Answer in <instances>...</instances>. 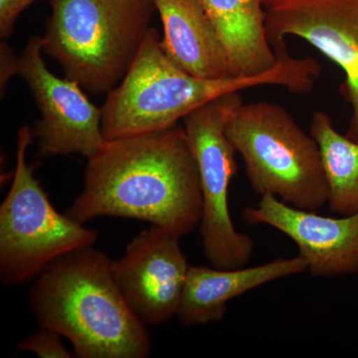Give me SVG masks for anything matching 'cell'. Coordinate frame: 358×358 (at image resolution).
Wrapping results in <instances>:
<instances>
[{"label": "cell", "mask_w": 358, "mask_h": 358, "mask_svg": "<svg viewBox=\"0 0 358 358\" xmlns=\"http://www.w3.org/2000/svg\"><path fill=\"white\" fill-rule=\"evenodd\" d=\"M42 51L65 78L109 93L131 69L152 30L154 0H48Z\"/></svg>", "instance_id": "obj_4"}, {"label": "cell", "mask_w": 358, "mask_h": 358, "mask_svg": "<svg viewBox=\"0 0 358 358\" xmlns=\"http://www.w3.org/2000/svg\"><path fill=\"white\" fill-rule=\"evenodd\" d=\"M32 141L31 129L21 128L13 185L0 206V279L9 287L34 280L59 257L94 246L100 235L54 208L26 160Z\"/></svg>", "instance_id": "obj_6"}, {"label": "cell", "mask_w": 358, "mask_h": 358, "mask_svg": "<svg viewBox=\"0 0 358 358\" xmlns=\"http://www.w3.org/2000/svg\"><path fill=\"white\" fill-rule=\"evenodd\" d=\"M243 103L239 92L226 94L183 117L186 136L199 164L202 192L200 234L212 267H246L254 254L253 239L235 228L230 215L229 187L237 174L236 150L226 128Z\"/></svg>", "instance_id": "obj_7"}, {"label": "cell", "mask_w": 358, "mask_h": 358, "mask_svg": "<svg viewBox=\"0 0 358 358\" xmlns=\"http://www.w3.org/2000/svg\"><path fill=\"white\" fill-rule=\"evenodd\" d=\"M42 54V37H32L18 67V75L25 80L41 113L31 129L33 140L45 155H81L89 159L106 141L102 108L89 100L80 85L51 73Z\"/></svg>", "instance_id": "obj_9"}, {"label": "cell", "mask_w": 358, "mask_h": 358, "mask_svg": "<svg viewBox=\"0 0 358 358\" xmlns=\"http://www.w3.org/2000/svg\"><path fill=\"white\" fill-rule=\"evenodd\" d=\"M114 261L93 246L59 257L36 278L28 301L40 327L67 338L80 358H147L152 341L115 282Z\"/></svg>", "instance_id": "obj_2"}, {"label": "cell", "mask_w": 358, "mask_h": 358, "mask_svg": "<svg viewBox=\"0 0 358 358\" xmlns=\"http://www.w3.org/2000/svg\"><path fill=\"white\" fill-rule=\"evenodd\" d=\"M35 0H0V37L7 39L13 35L14 25L21 13Z\"/></svg>", "instance_id": "obj_17"}, {"label": "cell", "mask_w": 358, "mask_h": 358, "mask_svg": "<svg viewBox=\"0 0 358 358\" xmlns=\"http://www.w3.org/2000/svg\"><path fill=\"white\" fill-rule=\"evenodd\" d=\"M66 214L85 224L98 216L147 221L179 238L199 225V164L185 127L106 140L89 157L84 189Z\"/></svg>", "instance_id": "obj_1"}, {"label": "cell", "mask_w": 358, "mask_h": 358, "mask_svg": "<svg viewBox=\"0 0 358 358\" xmlns=\"http://www.w3.org/2000/svg\"><path fill=\"white\" fill-rule=\"evenodd\" d=\"M306 271L307 263L300 255L279 258L251 268L190 266L178 313L179 322L185 327H194L221 322L233 299L268 282Z\"/></svg>", "instance_id": "obj_12"}, {"label": "cell", "mask_w": 358, "mask_h": 358, "mask_svg": "<svg viewBox=\"0 0 358 358\" xmlns=\"http://www.w3.org/2000/svg\"><path fill=\"white\" fill-rule=\"evenodd\" d=\"M154 1L164 25L160 44L174 64L202 79L232 77L222 42L199 0Z\"/></svg>", "instance_id": "obj_13"}, {"label": "cell", "mask_w": 358, "mask_h": 358, "mask_svg": "<svg viewBox=\"0 0 358 358\" xmlns=\"http://www.w3.org/2000/svg\"><path fill=\"white\" fill-rule=\"evenodd\" d=\"M242 217L250 225L270 226L288 236L313 277L358 275V213L327 217L264 195L257 206L242 211Z\"/></svg>", "instance_id": "obj_11"}, {"label": "cell", "mask_w": 358, "mask_h": 358, "mask_svg": "<svg viewBox=\"0 0 358 358\" xmlns=\"http://www.w3.org/2000/svg\"><path fill=\"white\" fill-rule=\"evenodd\" d=\"M0 85H1V96L6 91L7 84L14 75L18 74L20 58L16 57L11 47L6 42L0 44Z\"/></svg>", "instance_id": "obj_18"}, {"label": "cell", "mask_w": 358, "mask_h": 358, "mask_svg": "<svg viewBox=\"0 0 358 358\" xmlns=\"http://www.w3.org/2000/svg\"><path fill=\"white\" fill-rule=\"evenodd\" d=\"M310 134L319 145L329 209L341 216L358 213V141L339 134L324 112L313 113Z\"/></svg>", "instance_id": "obj_15"}, {"label": "cell", "mask_w": 358, "mask_h": 358, "mask_svg": "<svg viewBox=\"0 0 358 358\" xmlns=\"http://www.w3.org/2000/svg\"><path fill=\"white\" fill-rule=\"evenodd\" d=\"M179 238L152 225L114 261L115 282L124 300L145 326L178 317L190 266Z\"/></svg>", "instance_id": "obj_10"}, {"label": "cell", "mask_w": 358, "mask_h": 358, "mask_svg": "<svg viewBox=\"0 0 358 358\" xmlns=\"http://www.w3.org/2000/svg\"><path fill=\"white\" fill-rule=\"evenodd\" d=\"M222 42L232 77H253L274 68L264 0H199Z\"/></svg>", "instance_id": "obj_14"}, {"label": "cell", "mask_w": 358, "mask_h": 358, "mask_svg": "<svg viewBox=\"0 0 358 358\" xmlns=\"http://www.w3.org/2000/svg\"><path fill=\"white\" fill-rule=\"evenodd\" d=\"M264 7L273 48L296 36L343 71L341 94L352 107L345 136L358 141V0H264Z\"/></svg>", "instance_id": "obj_8"}, {"label": "cell", "mask_w": 358, "mask_h": 358, "mask_svg": "<svg viewBox=\"0 0 358 358\" xmlns=\"http://www.w3.org/2000/svg\"><path fill=\"white\" fill-rule=\"evenodd\" d=\"M226 134L243 159L256 194L273 195L303 210L315 211L327 203L319 145L281 105L242 103Z\"/></svg>", "instance_id": "obj_5"}, {"label": "cell", "mask_w": 358, "mask_h": 358, "mask_svg": "<svg viewBox=\"0 0 358 358\" xmlns=\"http://www.w3.org/2000/svg\"><path fill=\"white\" fill-rule=\"evenodd\" d=\"M62 338L55 331L40 327V331L30 334L21 341L17 352H30L40 358L74 357V352H69L65 348Z\"/></svg>", "instance_id": "obj_16"}, {"label": "cell", "mask_w": 358, "mask_h": 358, "mask_svg": "<svg viewBox=\"0 0 358 358\" xmlns=\"http://www.w3.org/2000/svg\"><path fill=\"white\" fill-rule=\"evenodd\" d=\"M277 55L275 67L259 76L202 79L174 64L152 28L131 69L108 93L102 107L103 138L114 140L171 128L192 110L233 92L279 86L303 94L313 88L320 73L317 61L294 58L287 47Z\"/></svg>", "instance_id": "obj_3"}]
</instances>
